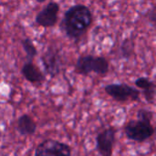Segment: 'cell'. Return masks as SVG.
<instances>
[{
	"mask_svg": "<svg viewBox=\"0 0 156 156\" xmlns=\"http://www.w3.org/2000/svg\"><path fill=\"white\" fill-rule=\"evenodd\" d=\"M92 21L93 16L90 7L77 4L66 10L59 23V28L69 39L78 41L88 31Z\"/></svg>",
	"mask_w": 156,
	"mask_h": 156,
	"instance_id": "1",
	"label": "cell"
},
{
	"mask_svg": "<svg viewBox=\"0 0 156 156\" xmlns=\"http://www.w3.org/2000/svg\"><path fill=\"white\" fill-rule=\"evenodd\" d=\"M154 112L146 109H140L137 112V119L131 120L125 123L123 132L128 140L144 143L150 139L155 132L152 124Z\"/></svg>",
	"mask_w": 156,
	"mask_h": 156,
	"instance_id": "2",
	"label": "cell"
},
{
	"mask_svg": "<svg viewBox=\"0 0 156 156\" xmlns=\"http://www.w3.org/2000/svg\"><path fill=\"white\" fill-rule=\"evenodd\" d=\"M110 64L108 59L102 56L84 55L80 56L75 64V70L79 75L88 76L95 73L100 76H105L109 72Z\"/></svg>",
	"mask_w": 156,
	"mask_h": 156,
	"instance_id": "3",
	"label": "cell"
},
{
	"mask_svg": "<svg viewBox=\"0 0 156 156\" xmlns=\"http://www.w3.org/2000/svg\"><path fill=\"white\" fill-rule=\"evenodd\" d=\"M105 93L115 101L123 103L127 101H138L142 91L127 83H112L104 87Z\"/></svg>",
	"mask_w": 156,
	"mask_h": 156,
	"instance_id": "4",
	"label": "cell"
},
{
	"mask_svg": "<svg viewBox=\"0 0 156 156\" xmlns=\"http://www.w3.org/2000/svg\"><path fill=\"white\" fill-rule=\"evenodd\" d=\"M71 147L55 139H46L36 148L34 156H71Z\"/></svg>",
	"mask_w": 156,
	"mask_h": 156,
	"instance_id": "5",
	"label": "cell"
},
{
	"mask_svg": "<svg viewBox=\"0 0 156 156\" xmlns=\"http://www.w3.org/2000/svg\"><path fill=\"white\" fill-rule=\"evenodd\" d=\"M40 60L44 68V72L50 78H55L60 73L62 59L58 49L55 46L49 45L41 55Z\"/></svg>",
	"mask_w": 156,
	"mask_h": 156,
	"instance_id": "6",
	"label": "cell"
},
{
	"mask_svg": "<svg viewBox=\"0 0 156 156\" xmlns=\"http://www.w3.org/2000/svg\"><path fill=\"white\" fill-rule=\"evenodd\" d=\"M117 131L114 127H108L102 130L96 136V150L101 156H112L116 144Z\"/></svg>",
	"mask_w": 156,
	"mask_h": 156,
	"instance_id": "7",
	"label": "cell"
},
{
	"mask_svg": "<svg viewBox=\"0 0 156 156\" xmlns=\"http://www.w3.org/2000/svg\"><path fill=\"white\" fill-rule=\"evenodd\" d=\"M59 10H60V5L58 3L54 1L48 2L37 14L35 17L36 24L44 28L54 27L58 23Z\"/></svg>",
	"mask_w": 156,
	"mask_h": 156,
	"instance_id": "8",
	"label": "cell"
},
{
	"mask_svg": "<svg viewBox=\"0 0 156 156\" xmlns=\"http://www.w3.org/2000/svg\"><path fill=\"white\" fill-rule=\"evenodd\" d=\"M21 74L27 81L32 84H41L45 80V75L33 61H27L21 68Z\"/></svg>",
	"mask_w": 156,
	"mask_h": 156,
	"instance_id": "9",
	"label": "cell"
},
{
	"mask_svg": "<svg viewBox=\"0 0 156 156\" xmlns=\"http://www.w3.org/2000/svg\"><path fill=\"white\" fill-rule=\"evenodd\" d=\"M135 86L142 90L145 101L152 104L154 101L156 97V84L154 80L147 77H140L134 81Z\"/></svg>",
	"mask_w": 156,
	"mask_h": 156,
	"instance_id": "10",
	"label": "cell"
},
{
	"mask_svg": "<svg viewBox=\"0 0 156 156\" xmlns=\"http://www.w3.org/2000/svg\"><path fill=\"white\" fill-rule=\"evenodd\" d=\"M16 131L22 136H31L37 131V123L28 114H22L16 121Z\"/></svg>",
	"mask_w": 156,
	"mask_h": 156,
	"instance_id": "11",
	"label": "cell"
},
{
	"mask_svg": "<svg viewBox=\"0 0 156 156\" xmlns=\"http://www.w3.org/2000/svg\"><path fill=\"white\" fill-rule=\"evenodd\" d=\"M21 45L26 53L27 61H33V59L37 55V49L35 44L33 43V41L31 40V38H29V37L23 38L21 40Z\"/></svg>",
	"mask_w": 156,
	"mask_h": 156,
	"instance_id": "12",
	"label": "cell"
},
{
	"mask_svg": "<svg viewBox=\"0 0 156 156\" xmlns=\"http://www.w3.org/2000/svg\"><path fill=\"white\" fill-rule=\"evenodd\" d=\"M133 47H134V44L133 42L132 41L131 38H127L125 39L122 46H121V53H122V56L125 58H131L133 52Z\"/></svg>",
	"mask_w": 156,
	"mask_h": 156,
	"instance_id": "13",
	"label": "cell"
},
{
	"mask_svg": "<svg viewBox=\"0 0 156 156\" xmlns=\"http://www.w3.org/2000/svg\"><path fill=\"white\" fill-rule=\"evenodd\" d=\"M154 82H155V84H156V79H155V81H154Z\"/></svg>",
	"mask_w": 156,
	"mask_h": 156,
	"instance_id": "14",
	"label": "cell"
}]
</instances>
